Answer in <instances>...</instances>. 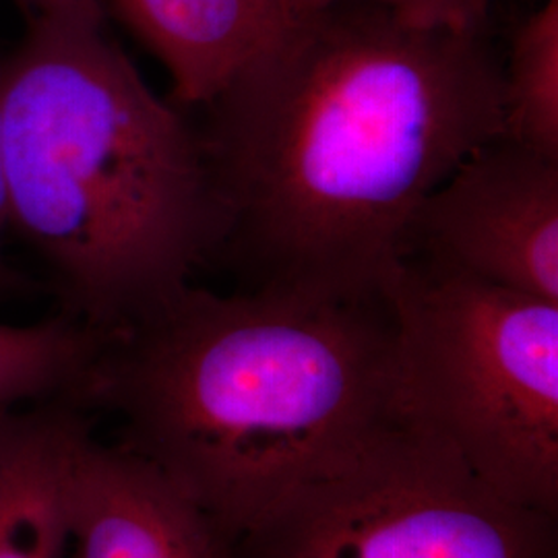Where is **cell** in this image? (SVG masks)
<instances>
[{
    "label": "cell",
    "mask_w": 558,
    "mask_h": 558,
    "mask_svg": "<svg viewBox=\"0 0 558 558\" xmlns=\"http://www.w3.org/2000/svg\"><path fill=\"white\" fill-rule=\"evenodd\" d=\"M223 257L244 290L375 296L420 205L502 135L484 32L366 2L292 15L205 106Z\"/></svg>",
    "instance_id": "1"
},
{
    "label": "cell",
    "mask_w": 558,
    "mask_h": 558,
    "mask_svg": "<svg viewBox=\"0 0 558 558\" xmlns=\"http://www.w3.org/2000/svg\"><path fill=\"white\" fill-rule=\"evenodd\" d=\"M387 294L184 286L100 333L83 387L120 447L207 521L221 555L399 418Z\"/></svg>",
    "instance_id": "2"
},
{
    "label": "cell",
    "mask_w": 558,
    "mask_h": 558,
    "mask_svg": "<svg viewBox=\"0 0 558 558\" xmlns=\"http://www.w3.org/2000/svg\"><path fill=\"white\" fill-rule=\"evenodd\" d=\"M0 87L9 228L40 257L60 313L114 331L216 257L199 126L151 92L104 25L29 20Z\"/></svg>",
    "instance_id": "3"
},
{
    "label": "cell",
    "mask_w": 558,
    "mask_h": 558,
    "mask_svg": "<svg viewBox=\"0 0 558 558\" xmlns=\"http://www.w3.org/2000/svg\"><path fill=\"white\" fill-rule=\"evenodd\" d=\"M385 294L399 418L500 497L558 515V302L414 259Z\"/></svg>",
    "instance_id": "4"
},
{
    "label": "cell",
    "mask_w": 558,
    "mask_h": 558,
    "mask_svg": "<svg viewBox=\"0 0 558 558\" xmlns=\"http://www.w3.org/2000/svg\"><path fill=\"white\" fill-rule=\"evenodd\" d=\"M557 518L500 497L398 420L265 511L226 558H557Z\"/></svg>",
    "instance_id": "5"
},
{
    "label": "cell",
    "mask_w": 558,
    "mask_h": 558,
    "mask_svg": "<svg viewBox=\"0 0 558 558\" xmlns=\"http://www.w3.org/2000/svg\"><path fill=\"white\" fill-rule=\"evenodd\" d=\"M403 259L558 302V160L499 135L420 205Z\"/></svg>",
    "instance_id": "6"
},
{
    "label": "cell",
    "mask_w": 558,
    "mask_h": 558,
    "mask_svg": "<svg viewBox=\"0 0 558 558\" xmlns=\"http://www.w3.org/2000/svg\"><path fill=\"white\" fill-rule=\"evenodd\" d=\"M71 558H223L199 511L119 442L94 433L73 474Z\"/></svg>",
    "instance_id": "7"
},
{
    "label": "cell",
    "mask_w": 558,
    "mask_h": 558,
    "mask_svg": "<svg viewBox=\"0 0 558 558\" xmlns=\"http://www.w3.org/2000/svg\"><path fill=\"white\" fill-rule=\"evenodd\" d=\"M92 433L77 399L0 412V558H71L73 474Z\"/></svg>",
    "instance_id": "8"
},
{
    "label": "cell",
    "mask_w": 558,
    "mask_h": 558,
    "mask_svg": "<svg viewBox=\"0 0 558 558\" xmlns=\"http://www.w3.org/2000/svg\"><path fill=\"white\" fill-rule=\"evenodd\" d=\"M168 69L180 106H205L292 20L288 0H106Z\"/></svg>",
    "instance_id": "9"
},
{
    "label": "cell",
    "mask_w": 558,
    "mask_h": 558,
    "mask_svg": "<svg viewBox=\"0 0 558 558\" xmlns=\"http://www.w3.org/2000/svg\"><path fill=\"white\" fill-rule=\"evenodd\" d=\"M100 333L64 313L34 325L0 323V412L46 399L83 403Z\"/></svg>",
    "instance_id": "10"
},
{
    "label": "cell",
    "mask_w": 558,
    "mask_h": 558,
    "mask_svg": "<svg viewBox=\"0 0 558 558\" xmlns=\"http://www.w3.org/2000/svg\"><path fill=\"white\" fill-rule=\"evenodd\" d=\"M502 135L558 160V0L521 27L502 66Z\"/></svg>",
    "instance_id": "11"
},
{
    "label": "cell",
    "mask_w": 558,
    "mask_h": 558,
    "mask_svg": "<svg viewBox=\"0 0 558 558\" xmlns=\"http://www.w3.org/2000/svg\"><path fill=\"white\" fill-rule=\"evenodd\" d=\"M339 2L377 4L410 23L456 32H484L490 7V0H288V11L300 15Z\"/></svg>",
    "instance_id": "12"
},
{
    "label": "cell",
    "mask_w": 558,
    "mask_h": 558,
    "mask_svg": "<svg viewBox=\"0 0 558 558\" xmlns=\"http://www.w3.org/2000/svg\"><path fill=\"white\" fill-rule=\"evenodd\" d=\"M29 20L50 17V20L87 21L104 25L106 0H17Z\"/></svg>",
    "instance_id": "13"
},
{
    "label": "cell",
    "mask_w": 558,
    "mask_h": 558,
    "mask_svg": "<svg viewBox=\"0 0 558 558\" xmlns=\"http://www.w3.org/2000/svg\"><path fill=\"white\" fill-rule=\"evenodd\" d=\"M9 230L7 189H4V156H2V87H0V294L15 288V276L4 260V236Z\"/></svg>",
    "instance_id": "14"
}]
</instances>
